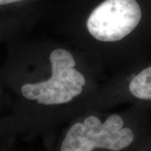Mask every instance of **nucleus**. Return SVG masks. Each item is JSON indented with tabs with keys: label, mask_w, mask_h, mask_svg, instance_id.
<instances>
[{
	"label": "nucleus",
	"mask_w": 151,
	"mask_h": 151,
	"mask_svg": "<svg viewBox=\"0 0 151 151\" xmlns=\"http://www.w3.org/2000/svg\"><path fill=\"white\" fill-rule=\"evenodd\" d=\"M139 127L113 113L104 119L91 114L71 124L50 151H126L136 145Z\"/></svg>",
	"instance_id": "1"
},
{
	"label": "nucleus",
	"mask_w": 151,
	"mask_h": 151,
	"mask_svg": "<svg viewBox=\"0 0 151 151\" xmlns=\"http://www.w3.org/2000/svg\"><path fill=\"white\" fill-rule=\"evenodd\" d=\"M35 0H0V16L5 12L15 11L24 6H29Z\"/></svg>",
	"instance_id": "2"
},
{
	"label": "nucleus",
	"mask_w": 151,
	"mask_h": 151,
	"mask_svg": "<svg viewBox=\"0 0 151 151\" xmlns=\"http://www.w3.org/2000/svg\"><path fill=\"white\" fill-rule=\"evenodd\" d=\"M14 139H8L0 143V151H13Z\"/></svg>",
	"instance_id": "3"
},
{
	"label": "nucleus",
	"mask_w": 151,
	"mask_h": 151,
	"mask_svg": "<svg viewBox=\"0 0 151 151\" xmlns=\"http://www.w3.org/2000/svg\"><path fill=\"white\" fill-rule=\"evenodd\" d=\"M2 104H3V97H2V94H1V91H0V113L2 110ZM1 116V114H0Z\"/></svg>",
	"instance_id": "4"
},
{
	"label": "nucleus",
	"mask_w": 151,
	"mask_h": 151,
	"mask_svg": "<svg viewBox=\"0 0 151 151\" xmlns=\"http://www.w3.org/2000/svg\"><path fill=\"white\" fill-rule=\"evenodd\" d=\"M4 19V16H0V27L2 26V24H3V19ZM0 31H1V29H0Z\"/></svg>",
	"instance_id": "5"
}]
</instances>
